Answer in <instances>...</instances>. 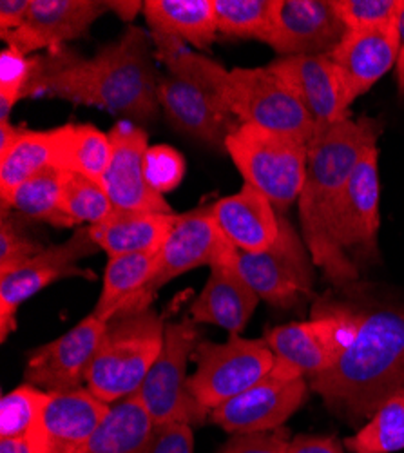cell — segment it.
Listing matches in <instances>:
<instances>
[{
	"label": "cell",
	"mask_w": 404,
	"mask_h": 453,
	"mask_svg": "<svg viewBox=\"0 0 404 453\" xmlns=\"http://www.w3.org/2000/svg\"><path fill=\"white\" fill-rule=\"evenodd\" d=\"M347 31L376 29L399 22L404 0H334Z\"/></svg>",
	"instance_id": "cell-36"
},
{
	"label": "cell",
	"mask_w": 404,
	"mask_h": 453,
	"mask_svg": "<svg viewBox=\"0 0 404 453\" xmlns=\"http://www.w3.org/2000/svg\"><path fill=\"white\" fill-rule=\"evenodd\" d=\"M350 453H395L404 449V392L386 401L355 435L345 439Z\"/></svg>",
	"instance_id": "cell-32"
},
{
	"label": "cell",
	"mask_w": 404,
	"mask_h": 453,
	"mask_svg": "<svg viewBox=\"0 0 404 453\" xmlns=\"http://www.w3.org/2000/svg\"><path fill=\"white\" fill-rule=\"evenodd\" d=\"M109 321L95 312L55 342L36 349L26 363L24 381L50 394L71 392L88 383V375Z\"/></svg>",
	"instance_id": "cell-16"
},
{
	"label": "cell",
	"mask_w": 404,
	"mask_h": 453,
	"mask_svg": "<svg viewBox=\"0 0 404 453\" xmlns=\"http://www.w3.org/2000/svg\"><path fill=\"white\" fill-rule=\"evenodd\" d=\"M214 221L241 252H262L279 236V214L258 188L243 183L232 196L212 203Z\"/></svg>",
	"instance_id": "cell-24"
},
{
	"label": "cell",
	"mask_w": 404,
	"mask_h": 453,
	"mask_svg": "<svg viewBox=\"0 0 404 453\" xmlns=\"http://www.w3.org/2000/svg\"><path fill=\"white\" fill-rule=\"evenodd\" d=\"M330 242L339 259L350 267L354 257L372 259L377 254L379 233V150L366 153L330 214Z\"/></svg>",
	"instance_id": "cell-13"
},
{
	"label": "cell",
	"mask_w": 404,
	"mask_h": 453,
	"mask_svg": "<svg viewBox=\"0 0 404 453\" xmlns=\"http://www.w3.org/2000/svg\"><path fill=\"white\" fill-rule=\"evenodd\" d=\"M145 180L155 193L167 195L181 183L186 176V158L178 149L160 143L149 147L145 153Z\"/></svg>",
	"instance_id": "cell-39"
},
{
	"label": "cell",
	"mask_w": 404,
	"mask_h": 453,
	"mask_svg": "<svg viewBox=\"0 0 404 453\" xmlns=\"http://www.w3.org/2000/svg\"><path fill=\"white\" fill-rule=\"evenodd\" d=\"M143 17L155 35H167L196 50L212 46L217 35L214 0H147Z\"/></svg>",
	"instance_id": "cell-27"
},
{
	"label": "cell",
	"mask_w": 404,
	"mask_h": 453,
	"mask_svg": "<svg viewBox=\"0 0 404 453\" xmlns=\"http://www.w3.org/2000/svg\"><path fill=\"white\" fill-rule=\"evenodd\" d=\"M345 33L334 0H272L260 41L283 57H309L330 53Z\"/></svg>",
	"instance_id": "cell-15"
},
{
	"label": "cell",
	"mask_w": 404,
	"mask_h": 453,
	"mask_svg": "<svg viewBox=\"0 0 404 453\" xmlns=\"http://www.w3.org/2000/svg\"><path fill=\"white\" fill-rule=\"evenodd\" d=\"M107 12V3L98 0H31L24 26L4 35L3 41L26 57L41 50H60L84 36Z\"/></svg>",
	"instance_id": "cell-21"
},
{
	"label": "cell",
	"mask_w": 404,
	"mask_h": 453,
	"mask_svg": "<svg viewBox=\"0 0 404 453\" xmlns=\"http://www.w3.org/2000/svg\"><path fill=\"white\" fill-rule=\"evenodd\" d=\"M288 453H345V449L336 437L298 435L290 441Z\"/></svg>",
	"instance_id": "cell-42"
},
{
	"label": "cell",
	"mask_w": 404,
	"mask_h": 453,
	"mask_svg": "<svg viewBox=\"0 0 404 453\" xmlns=\"http://www.w3.org/2000/svg\"><path fill=\"white\" fill-rule=\"evenodd\" d=\"M24 127H15L11 122H0V158H4L20 138Z\"/></svg>",
	"instance_id": "cell-45"
},
{
	"label": "cell",
	"mask_w": 404,
	"mask_h": 453,
	"mask_svg": "<svg viewBox=\"0 0 404 453\" xmlns=\"http://www.w3.org/2000/svg\"><path fill=\"white\" fill-rule=\"evenodd\" d=\"M155 423L138 395L111 404L103 421L77 453H147Z\"/></svg>",
	"instance_id": "cell-28"
},
{
	"label": "cell",
	"mask_w": 404,
	"mask_h": 453,
	"mask_svg": "<svg viewBox=\"0 0 404 453\" xmlns=\"http://www.w3.org/2000/svg\"><path fill=\"white\" fill-rule=\"evenodd\" d=\"M111 140V160L102 176V185L117 211L172 214L165 198L155 193L145 180L147 133L131 120H122L107 133Z\"/></svg>",
	"instance_id": "cell-18"
},
{
	"label": "cell",
	"mask_w": 404,
	"mask_h": 453,
	"mask_svg": "<svg viewBox=\"0 0 404 453\" xmlns=\"http://www.w3.org/2000/svg\"><path fill=\"white\" fill-rule=\"evenodd\" d=\"M193 359L196 372L187 381L189 392L209 411L262 381L276 365V354L265 339L238 334L225 343L200 342Z\"/></svg>",
	"instance_id": "cell-9"
},
{
	"label": "cell",
	"mask_w": 404,
	"mask_h": 453,
	"mask_svg": "<svg viewBox=\"0 0 404 453\" xmlns=\"http://www.w3.org/2000/svg\"><path fill=\"white\" fill-rule=\"evenodd\" d=\"M0 453H31L26 437L0 439Z\"/></svg>",
	"instance_id": "cell-47"
},
{
	"label": "cell",
	"mask_w": 404,
	"mask_h": 453,
	"mask_svg": "<svg viewBox=\"0 0 404 453\" xmlns=\"http://www.w3.org/2000/svg\"><path fill=\"white\" fill-rule=\"evenodd\" d=\"M238 256V249L224 236L214 221L212 203L196 207L186 214H178L172 231L164 243L155 278L149 285V296L172 281L174 278L191 273L202 265L214 267L217 263L231 261Z\"/></svg>",
	"instance_id": "cell-17"
},
{
	"label": "cell",
	"mask_w": 404,
	"mask_h": 453,
	"mask_svg": "<svg viewBox=\"0 0 404 453\" xmlns=\"http://www.w3.org/2000/svg\"><path fill=\"white\" fill-rule=\"evenodd\" d=\"M62 211L75 225L93 226L115 211L102 181L84 174L65 173L62 178Z\"/></svg>",
	"instance_id": "cell-33"
},
{
	"label": "cell",
	"mask_w": 404,
	"mask_h": 453,
	"mask_svg": "<svg viewBox=\"0 0 404 453\" xmlns=\"http://www.w3.org/2000/svg\"><path fill=\"white\" fill-rule=\"evenodd\" d=\"M395 71H397L399 95H400V98H404V6L400 12V17H399V57H397Z\"/></svg>",
	"instance_id": "cell-46"
},
{
	"label": "cell",
	"mask_w": 404,
	"mask_h": 453,
	"mask_svg": "<svg viewBox=\"0 0 404 453\" xmlns=\"http://www.w3.org/2000/svg\"><path fill=\"white\" fill-rule=\"evenodd\" d=\"M51 394L33 385H20L0 401V439L26 437L39 421Z\"/></svg>",
	"instance_id": "cell-34"
},
{
	"label": "cell",
	"mask_w": 404,
	"mask_h": 453,
	"mask_svg": "<svg viewBox=\"0 0 404 453\" xmlns=\"http://www.w3.org/2000/svg\"><path fill=\"white\" fill-rule=\"evenodd\" d=\"M31 10V0H3L0 3V35H8L24 26Z\"/></svg>",
	"instance_id": "cell-43"
},
{
	"label": "cell",
	"mask_w": 404,
	"mask_h": 453,
	"mask_svg": "<svg viewBox=\"0 0 404 453\" xmlns=\"http://www.w3.org/2000/svg\"><path fill=\"white\" fill-rule=\"evenodd\" d=\"M42 250H46V247L26 233L24 226L17 221V214L13 211H3V221H0V276L13 273Z\"/></svg>",
	"instance_id": "cell-37"
},
{
	"label": "cell",
	"mask_w": 404,
	"mask_h": 453,
	"mask_svg": "<svg viewBox=\"0 0 404 453\" xmlns=\"http://www.w3.org/2000/svg\"><path fill=\"white\" fill-rule=\"evenodd\" d=\"M286 434L279 428L265 434L234 435L217 453H288Z\"/></svg>",
	"instance_id": "cell-40"
},
{
	"label": "cell",
	"mask_w": 404,
	"mask_h": 453,
	"mask_svg": "<svg viewBox=\"0 0 404 453\" xmlns=\"http://www.w3.org/2000/svg\"><path fill=\"white\" fill-rule=\"evenodd\" d=\"M62 178L64 171L53 165L36 173L3 198V211L55 226H72L62 211Z\"/></svg>",
	"instance_id": "cell-30"
},
{
	"label": "cell",
	"mask_w": 404,
	"mask_h": 453,
	"mask_svg": "<svg viewBox=\"0 0 404 453\" xmlns=\"http://www.w3.org/2000/svg\"><path fill=\"white\" fill-rule=\"evenodd\" d=\"M141 0H109V12H113L124 22H133L140 13H143Z\"/></svg>",
	"instance_id": "cell-44"
},
{
	"label": "cell",
	"mask_w": 404,
	"mask_h": 453,
	"mask_svg": "<svg viewBox=\"0 0 404 453\" xmlns=\"http://www.w3.org/2000/svg\"><path fill=\"white\" fill-rule=\"evenodd\" d=\"M178 214L113 211L103 221L89 226L93 242L109 257L156 252L167 242Z\"/></svg>",
	"instance_id": "cell-26"
},
{
	"label": "cell",
	"mask_w": 404,
	"mask_h": 453,
	"mask_svg": "<svg viewBox=\"0 0 404 453\" xmlns=\"http://www.w3.org/2000/svg\"><path fill=\"white\" fill-rule=\"evenodd\" d=\"M151 35L156 58L169 69L158 82V102L169 124L216 150H225L227 138L241 126L224 96L229 71L174 36Z\"/></svg>",
	"instance_id": "cell-4"
},
{
	"label": "cell",
	"mask_w": 404,
	"mask_h": 453,
	"mask_svg": "<svg viewBox=\"0 0 404 453\" xmlns=\"http://www.w3.org/2000/svg\"><path fill=\"white\" fill-rule=\"evenodd\" d=\"M160 250L109 257L102 294L93 311L100 319L111 321L118 314L151 307L149 285L156 273Z\"/></svg>",
	"instance_id": "cell-25"
},
{
	"label": "cell",
	"mask_w": 404,
	"mask_h": 453,
	"mask_svg": "<svg viewBox=\"0 0 404 453\" xmlns=\"http://www.w3.org/2000/svg\"><path fill=\"white\" fill-rule=\"evenodd\" d=\"M245 183L265 195L278 214L301 196L307 176V143L269 131L260 126L241 124L225 142Z\"/></svg>",
	"instance_id": "cell-6"
},
{
	"label": "cell",
	"mask_w": 404,
	"mask_h": 453,
	"mask_svg": "<svg viewBox=\"0 0 404 453\" xmlns=\"http://www.w3.org/2000/svg\"><path fill=\"white\" fill-rule=\"evenodd\" d=\"M326 55L341 71L350 100L355 102L395 67L399 22L376 29L347 31L339 44Z\"/></svg>",
	"instance_id": "cell-22"
},
{
	"label": "cell",
	"mask_w": 404,
	"mask_h": 453,
	"mask_svg": "<svg viewBox=\"0 0 404 453\" xmlns=\"http://www.w3.org/2000/svg\"><path fill=\"white\" fill-rule=\"evenodd\" d=\"M272 0H214L217 33L238 39H262Z\"/></svg>",
	"instance_id": "cell-35"
},
{
	"label": "cell",
	"mask_w": 404,
	"mask_h": 453,
	"mask_svg": "<svg viewBox=\"0 0 404 453\" xmlns=\"http://www.w3.org/2000/svg\"><path fill=\"white\" fill-rule=\"evenodd\" d=\"M33 71V58L8 46L0 53V122H10L19 100L24 98Z\"/></svg>",
	"instance_id": "cell-38"
},
{
	"label": "cell",
	"mask_w": 404,
	"mask_h": 453,
	"mask_svg": "<svg viewBox=\"0 0 404 453\" xmlns=\"http://www.w3.org/2000/svg\"><path fill=\"white\" fill-rule=\"evenodd\" d=\"M309 397L305 375L276 357L262 381L210 411L209 419L234 435L279 430Z\"/></svg>",
	"instance_id": "cell-12"
},
{
	"label": "cell",
	"mask_w": 404,
	"mask_h": 453,
	"mask_svg": "<svg viewBox=\"0 0 404 453\" xmlns=\"http://www.w3.org/2000/svg\"><path fill=\"white\" fill-rule=\"evenodd\" d=\"M271 67L298 93L316 124V133L350 119L354 102L341 71L328 55L281 57Z\"/></svg>",
	"instance_id": "cell-20"
},
{
	"label": "cell",
	"mask_w": 404,
	"mask_h": 453,
	"mask_svg": "<svg viewBox=\"0 0 404 453\" xmlns=\"http://www.w3.org/2000/svg\"><path fill=\"white\" fill-rule=\"evenodd\" d=\"M236 257L210 267L203 290L189 309L193 323L216 325L232 335L247 326L260 297L240 274Z\"/></svg>",
	"instance_id": "cell-23"
},
{
	"label": "cell",
	"mask_w": 404,
	"mask_h": 453,
	"mask_svg": "<svg viewBox=\"0 0 404 453\" xmlns=\"http://www.w3.org/2000/svg\"><path fill=\"white\" fill-rule=\"evenodd\" d=\"M57 138V129L22 131L10 153L4 158H0V198L13 193L19 185L27 181L36 173L53 165Z\"/></svg>",
	"instance_id": "cell-31"
},
{
	"label": "cell",
	"mask_w": 404,
	"mask_h": 453,
	"mask_svg": "<svg viewBox=\"0 0 404 453\" xmlns=\"http://www.w3.org/2000/svg\"><path fill=\"white\" fill-rule=\"evenodd\" d=\"M312 256L288 219L279 214V236L262 252L238 250L236 267L260 299L276 309H293L312 296Z\"/></svg>",
	"instance_id": "cell-11"
},
{
	"label": "cell",
	"mask_w": 404,
	"mask_h": 453,
	"mask_svg": "<svg viewBox=\"0 0 404 453\" xmlns=\"http://www.w3.org/2000/svg\"><path fill=\"white\" fill-rule=\"evenodd\" d=\"M310 387L336 415L357 423L404 392V309L362 312L354 343L339 361L310 377Z\"/></svg>",
	"instance_id": "cell-2"
},
{
	"label": "cell",
	"mask_w": 404,
	"mask_h": 453,
	"mask_svg": "<svg viewBox=\"0 0 404 453\" xmlns=\"http://www.w3.org/2000/svg\"><path fill=\"white\" fill-rule=\"evenodd\" d=\"M111 404L88 387L51 394L39 421L26 435L31 453H77L100 426Z\"/></svg>",
	"instance_id": "cell-19"
},
{
	"label": "cell",
	"mask_w": 404,
	"mask_h": 453,
	"mask_svg": "<svg viewBox=\"0 0 404 453\" xmlns=\"http://www.w3.org/2000/svg\"><path fill=\"white\" fill-rule=\"evenodd\" d=\"M98 249L100 247L91 238L89 226H80L67 242L48 247L13 273L0 276V339L3 343L17 328L20 305L36 292L64 278L82 276L95 280V274L79 267V261L95 254Z\"/></svg>",
	"instance_id": "cell-14"
},
{
	"label": "cell",
	"mask_w": 404,
	"mask_h": 453,
	"mask_svg": "<svg viewBox=\"0 0 404 453\" xmlns=\"http://www.w3.org/2000/svg\"><path fill=\"white\" fill-rule=\"evenodd\" d=\"M164 342L165 323L151 307L115 316L91 365L88 388L107 404L136 395Z\"/></svg>",
	"instance_id": "cell-5"
},
{
	"label": "cell",
	"mask_w": 404,
	"mask_h": 453,
	"mask_svg": "<svg viewBox=\"0 0 404 453\" xmlns=\"http://www.w3.org/2000/svg\"><path fill=\"white\" fill-rule=\"evenodd\" d=\"M200 334L191 318L165 325L162 354L147 373L138 397L155 426L164 425H205L210 411L189 392L187 365L193 357Z\"/></svg>",
	"instance_id": "cell-7"
},
{
	"label": "cell",
	"mask_w": 404,
	"mask_h": 453,
	"mask_svg": "<svg viewBox=\"0 0 404 453\" xmlns=\"http://www.w3.org/2000/svg\"><path fill=\"white\" fill-rule=\"evenodd\" d=\"M147 453H194L193 426H187V425L155 426L153 442Z\"/></svg>",
	"instance_id": "cell-41"
},
{
	"label": "cell",
	"mask_w": 404,
	"mask_h": 453,
	"mask_svg": "<svg viewBox=\"0 0 404 453\" xmlns=\"http://www.w3.org/2000/svg\"><path fill=\"white\" fill-rule=\"evenodd\" d=\"M57 133L53 167L102 181L113 150L109 134L91 124H65Z\"/></svg>",
	"instance_id": "cell-29"
},
{
	"label": "cell",
	"mask_w": 404,
	"mask_h": 453,
	"mask_svg": "<svg viewBox=\"0 0 404 453\" xmlns=\"http://www.w3.org/2000/svg\"><path fill=\"white\" fill-rule=\"evenodd\" d=\"M158 82L149 35L131 26L91 58L65 48L33 57L24 98L55 96L147 124L158 115Z\"/></svg>",
	"instance_id": "cell-1"
},
{
	"label": "cell",
	"mask_w": 404,
	"mask_h": 453,
	"mask_svg": "<svg viewBox=\"0 0 404 453\" xmlns=\"http://www.w3.org/2000/svg\"><path fill=\"white\" fill-rule=\"evenodd\" d=\"M381 126L372 119H347L314 133L307 143V176L300 196L301 238L328 281L347 288L359 280V269L347 265L330 242V214L361 158L376 147Z\"/></svg>",
	"instance_id": "cell-3"
},
{
	"label": "cell",
	"mask_w": 404,
	"mask_h": 453,
	"mask_svg": "<svg viewBox=\"0 0 404 453\" xmlns=\"http://www.w3.org/2000/svg\"><path fill=\"white\" fill-rule=\"evenodd\" d=\"M224 96L241 124L260 126L303 143L316 133V124L298 93L271 65L231 69Z\"/></svg>",
	"instance_id": "cell-8"
},
{
	"label": "cell",
	"mask_w": 404,
	"mask_h": 453,
	"mask_svg": "<svg viewBox=\"0 0 404 453\" xmlns=\"http://www.w3.org/2000/svg\"><path fill=\"white\" fill-rule=\"evenodd\" d=\"M362 312L339 303L319 305L310 321L267 330L265 342L278 359L301 375L316 377L332 368L357 335Z\"/></svg>",
	"instance_id": "cell-10"
}]
</instances>
